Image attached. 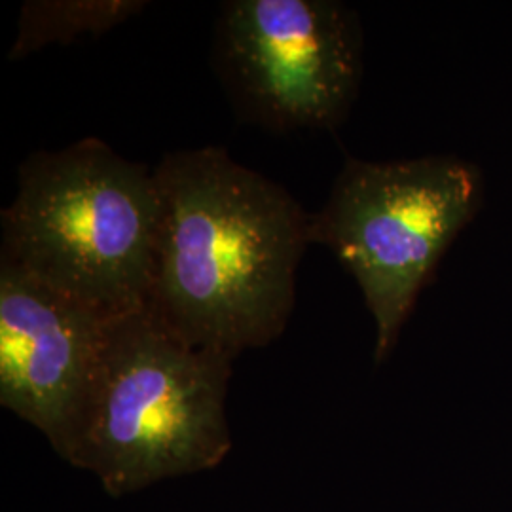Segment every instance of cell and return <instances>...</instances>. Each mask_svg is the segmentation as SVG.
Returning <instances> with one entry per match:
<instances>
[{
  "instance_id": "3",
  "label": "cell",
  "mask_w": 512,
  "mask_h": 512,
  "mask_svg": "<svg viewBox=\"0 0 512 512\" xmlns=\"http://www.w3.org/2000/svg\"><path fill=\"white\" fill-rule=\"evenodd\" d=\"M0 258L109 317L145 308L160 196L154 169L88 137L23 160Z\"/></svg>"
},
{
  "instance_id": "7",
  "label": "cell",
  "mask_w": 512,
  "mask_h": 512,
  "mask_svg": "<svg viewBox=\"0 0 512 512\" xmlns=\"http://www.w3.org/2000/svg\"><path fill=\"white\" fill-rule=\"evenodd\" d=\"M147 6L145 0H29L21 6L8 59L19 61L46 46L69 44L86 35L99 37Z\"/></svg>"
},
{
  "instance_id": "2",
  "label": "cell",
  "mask_w": 512,
  "mask_h": 512,
  "mask_svg": "<svg viewBox=\"0 0 512 512\" xmlns=\"http://www.w3.org/2000/svg\"><path fill=\"white\" fill-rule=\"evenodd\" d=\"M232 365L184 342L147 306L114 317L67 463L116 499L217 469L232 452Z\"/></svg>"
},
{
  "instance_id": "6",
  "label": "cell",
  "mask_w": 512,
  "mask_h": 512,
  "mask_svg": "<svg viewBox=\"0 0 512 512\" xmlns=\"http://www.w3.org/2000/svg\"><path fill=\"white\" fill-rule=\"evenodd\" d=\"M109 317L0 258V406L69 461Z\"/></svg>"
},
{
  "instance_id": "5",
  "label": "cell",
  "mask_w": 512,
  "mask_h": 512,
  "mask_svg": "<svg viewBox=\"0 0 512 512\" xmlns=\"http://www.w3.org/2000/svg\"><path fill=\"white\" fill-rule=\"evenodd\" d=\"M213 65L239 116L266 131L338 128L363 78V31L336 0H228Z\"/></svg>"
},
{
  "instance_id": "1",
  "label": "cell",
  "mask_w": 512,
  "mask_h": 512,
  "mask_svg": "<svg viewBox=\"0 0 512 512\" xmlns=\"http://www.w3.org/2000/svg\"><path fill=\"white\" fill-rule=\"evenodd\" d=\"M154 177L160 224L148 310L190 346L230 361L270 346L293 315L311 215L220 147L169 152Z\"/></svg>"
},
{
  "instance_id": "4",
  "label": "cell",
  "mask_w": 512,
  "mask_h": 512,
  "mask_svg": "<svg viewBox=\"0 0 512 512\" xmlns=\"http://www.w3.org/2000/svg\"><path fill=\"white\" fill-rule=\"evenodd\" d=\"M482 200L480 169L458 156L348 158L327 202L311 215V243L329 247L363 293L378 365L397 346L423 287Z\"/></svg>"
}]
</instances>
